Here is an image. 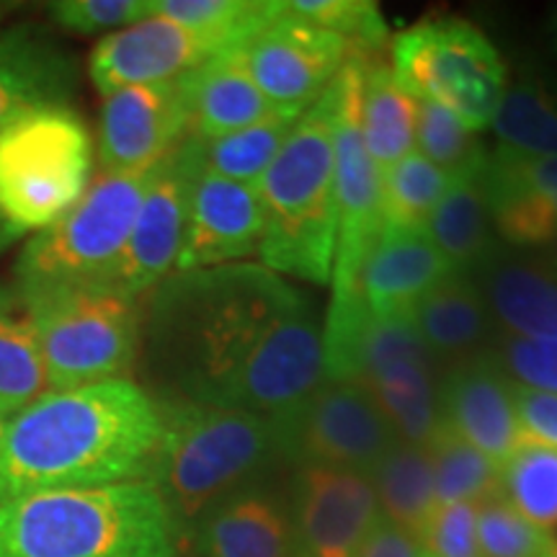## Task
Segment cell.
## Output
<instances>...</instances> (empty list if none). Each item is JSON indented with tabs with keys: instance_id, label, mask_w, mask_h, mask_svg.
Wrapping results in <instances>:
<instances>
[{
	"instance_id": "cell-1",
	"label": "cell",
	"mask_w": 557,
	"mask_h": 557,
	"mask_svg": "<svg viewBox=\"0 0 557 557\" xmlns=\"http://www.w3.org/2000/svg\"><path fill=\"white\" fill-rule=\"evenodd\" d=\"M137 385L158 406L282 416L325 382L323 323L261 263L173 271L143 297Z\"/></svg>"
},
{
	"instance_id": "cell-2",
	"label": "cell",
	"mask_w": 557,
	"mask_h": 557,
	"mask_svg": "<svg viewBox=\"0 0 557 557\" xmlns=\"http://www.w3.org/2000/svg\"><path fill=\"white\" fill-rule=\"evenodd\" d=\"M163 418L135 380L47 389L0 438V500L148 480Z\"/></svg>"
},
{
	"instance_id": "cell-3",
	"label": "cell",
	"mask_w": 557,
	"mask_h": 557,
	"mask_svg": "<svg viewBox=\"0 0 557 557\" xmlns=\"http://www.w3.org/2000/svg\"><path fill=\"white\" fill-rule=\"evenodd\" d=\"M169 508L145 480L0 500V557H176Z\"/></svg>"
},
{
	"instance_id": "cell-4",
	"label": "cell",
	"mask_w": 557,
	"mask_h": 557,
	"mask_svg": "<svg viewBox=\"0 0 557 557\" xmlns=\"http://www.w3.org/2000/svg\"><path fill=\"white\" fill-rule=\"evenodd\" d=\"M336 94L333 83L289 129L256 184L267 214L261 267L329 284L336 259Z\"/></svg>"
},
{
	"instance_id": "cell-5",
	"label": "cell",
	"mask_w": 557,
	"mask_h": 557,
	"mask_svg": "<svg viewBox=\"0 0 557 557\" xmlns=\"http://www.w3.org/2000/svg\"><path fill=\"white\" fill-rule=\"evenodd\" d=\"M323 374L325 382L367 389L398 442L426 447L442 426V369L410 312L377 318L359 292L333 295L323 323Z\"/></svg>"
},
{
	"instance_id": "cell-6",
	"label": "cell",
	"mask_w": 557,
	"mask_h": 557,
	"mask_svg": "<svg viewBox=\"0 0 557 557\" xmlns=\"http://www.w3.org/2000/svg\"><path fill=\"white\" fill-rule=\"evenodd\" d=\"M163 431L148 480L169 508L178 545L212 506L248 487L276 455L269 416L218 406H160Z\"/></svg>"
},
{
	"instance_id": "cell-7",
	"label": "cell",
	"mask_w": 557,
	"mask_h": 557,
	"mask_svg": "<svg viewBox=\"0 0 557 557\" xmlns=\"http://www.w3.org/2000/svg\"><path fill=\"white\" fill-rule=\"evenodd\" d=\"M18 292L37 329L47 389L135 380L143 299L111 287H18Z\"/></svg>"
},
{
	"instance_id": "cell-8",
	"label": "cell",
	"mask_w": 557,
	"mask_h": 557,
	"mask_svg": "<svg viewBox=\"0 0 557 557\" xmlns=\"http://www.w3.org/2000/svg\"><path fill=\"white\" fill-rule=\"evenodd\" d=\"M94 137L75 107L39 109L0 132V222L29 238L73 209L94 181Z\"/></svg>"
},
{
	"instance_id": "cell-9",
	"label": "cell",
	"mask_w": 557,
	"mask_h": 557,
	"mask_svg": "<svg viewBox=\"0 0 557 557\" xmlns=\"http://www.w3.org/2000/svg\"><path fill=\"white\" fill-rule=\"evenodd\" d=\"M150 171H101L65 218L26 238L13 263V284L29 287H107L120 267Z\"/></svg>"
},
{
	"instance_id": "cell-10",
	"label": "cell",
	"mask_w": 557,
	"mask_h": 557,
	"mask_svg": "<svg viewBox=\"0 0 557 557\" xmlns=\"http://www.w3.org/2000/svg\"><path fill=\"white\" fill-rule=\"evenodd\" d=\"M389 70L418 101L436 103L472 132L487 127L508 88L504 60L465 18H426L389 39Z\"/></svg>"
},
{
	"instance_id": "cell-11",
	"label": "cell",
	"mask_w": 557,
	"mask_h": 557,
	"mask_svg": "<svg viewBox=\"0 0 557 557\" xmlns=\"http://www.w3.org/2000/svg\"><path fill=\"white\" fill-rule=\"evenodd\" d=\"M276 455L299 468L372 472L395 438L367 389L323 382L297 408L274 416Z\"/></svg>"
},
{
	"instance_id": "cell-12",
	"label": "cell",
	"mask_w": 557,
	"mask_h": 557,
	"mask_svg": "<svg viewBox=\"0 0 557 557\" xmlns=\"http://www.w3.org/2000/svg\"><path fill=\"white\" fill-rule=\"evenodd\" d=\"M369 52H351L333 81L336 94V259L333 295L357 292L359 271L382 233V173L364 148L359 122L361 70Z\"/></svg>"
},
{
	"instance_id": "cell-13",
	"label": "cell",
	"mask_w": 557,
	"mask_h": 557,
	"mask_svg": "<svg viewBox=\"0 0 557 557\" xmlns=\"http://www.w3.org/2000/svg\"><path fill=\"white\" fill-rule=\"evenodd\" d=\"M199 171L197 139L189 135L158 165L139 205L120 267L107 287L143 299L176 271Z\"/></svg>"
},
{
	"instance_id": "cell-14",
	"label": "cell",
	"mask_w": 557,
	"mask_h": 557,
	"mask_svg": "<svg viewBox=\"0 0 557 557\" xmlns=\"http://www.w3.org/2000/svg\"><path fill=\"white\" fill-rule=\"evenodd\" d=\"M250 78L276 109L305 114L336 81L351 47L284 5L282 16L240 45Z\"/></svg>"
},
{
	"instance_id": "cell-15",
	"label": "cell",
	"mask_w": 557,
	"mask_h": 557,
	"mask_svg": "<svg viewBox=\"0 0 557 557\" xmlns=\"http://www.w3.org/2000/svg\"><path fill=\"white\" fill-rule=\"evenodd\" d=\"M191 135L184 81L148 83L111 94L99 114L101 171H150Z\"/></svg>"
},
{
	"instance_id": "cell-16",
	"label": "cell",
	"mask_w": 557,
	"mask_h": 557,
	"mask_svg": "<svg viewBox=\"0 0 557 557\" xmlns=\"http://www.w3.org/2000/svg\"><path fill=\"white\" fill-rule=\"evenodd\" d=\"M289 519L295 557H359L382 513L367 472L299 468Z\"/></svg>"
},
{
	"instance_id": "cell-17",
	"label": "cell",
	"mask_w": 557,
	"mask_h": 557,
	"mask_svg": "<svg viewBox=\"0 0 557 557\" xmlns=\"http://www.w3.org/2000/svg\"><path fill=\"white\" fill-rule=\"evenodd\" d=\"M222 50L230 47L220 39L163 16H148L96 41L88 58V78L107 99L122 88L176 81Z\"/></svg>"
},
{
	"instance_id": "cell-18",
	"label": "cell",
	"mask_w": 557,
	"mask_h": 557,
	"mask_svg": "<svg viewBox=\"0 0 557 557\" xmlns=\"http://www.w3.org/2000/svg\"><path fill=\"white\" fill-rule=\"evenodd\" d=\"M81 86L78 58L39 21L0 29V132L39 109L73 107Z\"/></svg>"
},
{
	"instance_id": "cell-19",
	"label": "cell",
	"mask_w": 557,
	"mask_h": 557,
	"mask_svg": "<svg viewBox=\"0 0 557 557\" xmlns=\"http://www.w3.org/2000/svg\"><path fill=\"white\" fill-rule=\"evenodd\" d=\"M493 227L506 248L542 250L557 238V158L498 148L483 160Z\"/></svg>"
},
{
	"instance_id": "cell-20",
	"label": "cell",
	"mask_w": 557,
	"mask_h": 557,
	"mask_svg": "<svg viewBox=\"0 0 557 557\" xmlns=\"http://www.w3.org/2000/svg\"><path fill=\"white\" fill-rule=\"evenodd\" d=\"M267 214L256 186L199 171L176 271L227 267L259 253Z\"/></svg>"
},
{
	"instance_id": "cell-21",
	"label": "cell",
	"mask_w": 557,
	"mask_h": 557,
	"mask_svg": "<svg viewBox=\"0 0 557 557\" xmlns=\"http://www.w3.org/2000/svg\"><path fill=\"white\" fill-rule=\"evenodd\" d=\"M438 406L442 423L491 457L498 468L524 444L511 382L487 359V354L444 369L438 382Z\"/></svg>"
},
{
	"instance_id": "cell-22",
	"label": "cell",
	"mask_w": 557,
	"mask_h": 557,
	"mask_svg": "<svg viewBox=\"0 0 557 557\" xmlns=\"http://www.w3.org/2000/svg\"><path fill=\"white\" fill-rule=\"evenodd\" d=\"M472 278L498 336L557 338V269L540 250L500 246Z\"/></svg>"
},
{
	"instance_id": "cell-23",
	"label": "cell",
	"mask_w": 557,
	"mask_h": 557,
	"mask_svg": "<svg viewBox=\"0 0 557 557\" xmlns=\"http://www.w3.org/2000/svg\"><path fill=\"white\" fill-rule=\"evenodd\" d=\"M451 271L426 230L382 227L359 271L357 292L372 315H403Z\"/></svg>"
},
{
	"instance_id": "cell-24",
	"label": "cell",
	"mask_w": 557,
	"mask_h": 557,
	"mask_svg": "<svg viewBox=\"0 0 557 557\" xmlns=\"http://www.w3.org/2000/svg\"><path fill=\"white\" fill-rule=\"evenodd\" d=\"M197 557H295L289 508L259 487H243L201 517L186 537Z\"/></svg>"
},
{
	"instance_id": "cell-25",
	"label": "cell",
	"mask_w": 557,
	"mask_h": 557,
	"mask_svg": "<svg viewBox=\"0 0 557 557\" xmlns=\"http://www.w3.org/2000/svg\"><path fill=\"white\" fill-rule=\"evenodd\" d=\"M410 320L442 372L485 357L498 338L478 282L462 271H451L429 295L418 299Z\"/></svg>"
},
{
	"instance_id": "cell-26",
	"label": "cell",
	"mask_w": 557,
	"mask_h": 557,
	"mask_svg": "<svg viewBox=\"0 0 557 557\" xmlns=\"http://www.w3.org/2000/svg\"><path fill=\"white\" fill-rule=\"evenodd\" d=\"M181 81L189 96L191 135L199 139L230 135L284 111L276 109L250 78L240 47L218 52L205 65L181 75Z\"/></svg>"
},
{
	"instance_id": "cell-27",
	"label": "cell",
	"mask_w": 557,
	"mask_h": 557,
	"mask_svg": "<svg viewBox=\"0 0 557 557\" xmlns=\"http://www.w3.org/2000/svg\"><path fill=\"white\" fill-rule=\"evenodd\" d=\"M480 171L483 165L451 181L449 191L423 227L451 269L462 274H475L504 246L493 227Z\"/></svg>"
},
{
	"instance_id": "cell-28",
	"label": "cell",
	"mask_w": 557,
	"mask_h": 557,
	"mask_svg": "<svg viewBox=\"0 0 557 557\" xmlns=\"http://www.w3.org/2000/svg\"><path fill=\"white\" fill-rule=\"evenodd\" d=\"M416 114L418 99L395 81L389 62L380 54H367L361 70L359 122L364 148L380 173L416 150Z\"/></svg>"
},
{
	"instance_id": "cell-29",
	"label": "cell",
	"mask_w": 557,
	"mask_h": 557,
	"mask_svg": "<svg viewBox=\"0 0 557 557\" xmlns=\"http://www.w3.org/2000/svg\"><path fill=\"white\" fill-rule=\"evenodd\" d=\"M45 393V359L29 308L16 284L0 278V408L16 416Z\"/></svg>"
},
{
	"instance_id": "cell-30",
	"label": "cell",
	"mask_w": 557,
	"mask_h": 557,
	"mask_svg": "<svg viewBox=\"0 0 557 557\" xmlns=\"http://www.w3.org/2000/svg\"><path fill=\"white\" fill-rule=\"evenodd\" d=\"M380 513L421 540L436 508L434 470L426 447L395 442L369 472Z\"/></svg>"
},
{
	"instance_id": "cell-31",
	"label": "cell",
	"mask_w": 557,
	"mask_h": 557,
	"mask_svg": "<svg viewBox=\"0 0 557 557\" xmlns=\"http://www.w3.org/2000/svg\"><path fill=\"white\" fill-rule=\"evenodd\" d=\"M299 116L302 114H295V111H278L259 124H250L246 129L230 132V135L214 139H199L191 135L197 139L201 171L256 186Z\"/></svg>"
},
{
	"instance_id": "cell-32",
	"label": "cell",
	"mask_w": 557,
	"mask_h": 557,
	"mask_svg": "<svg viewBox=\"0 0 557 557\" xmlns=\"http://www.w3.org/2000/svg\"><path fill=\"white\" fill-rule=\"evenodd\" d=\"M491 127L500 148L557 158V90L542 78H521L506 88Z\"/></svg>"
},
{
	"instance_id": "cell-33",
	"label": "cell",
	"mask_w": 557,
	"mask_h": 557,
	"mask_svg": "<svg viewBox=\"0 0 557 557\" xmlns=\"http://www.w3.org/2000/svg\"><path fill=\"white\" fill-rule=\"evenodd\" d=\"M434 470L436 506L483 504L500 493V468L491 457L465 442L447 423L426 444Z\"/></svg>"
},
{
	"instance_id": "cell-34",
	"label": "cell",
	"mask_w": 557,
	"mask_h": 557,
	"mask_svg": "<svg viewBox=\"0 0 557 557\" xmlns=\"http://www.w3.org/2000/svg\"><path fill=\"white\" fill-rule=\"evenodd\" d=\"M278 0H150V16H163L227 47H240L282 16Z\"/></svg>"
},
{
	"instance_id": "cell-35",
	"label": "cell",
	"mask_w": 557,
	"mask_h": 557,
	"mask_svg": "<svg viewBox=\"0 0 557 557\" xmlns=\"http://www.w3.org/2000/svg\"><path fill=\"white\" fill-rule=\"evenodd\" d=\"M451 181L449 173L436 169L418 150H410L382 173V227H426Z\"/></svg>"
},
{
	"instance_id": "cell-36",
	"label": "cell",
	"mask_w": 557,
	"mask_h": 557,
	"mask_svg": "<svg viewBox=\"0 0 557 557\" xmlns=\"http://www.w3.org/2000/svg\"><path fill=\"white\" fill-rule=\"evenodd\" d=\"M500 496L527 521L557 532V449L524 442L500 465Z\"/></svg>"
},
{
	"instance_id": "cell-37",
	"label": "cell",
	"mask_w": 557,
	"mask_h": 557,
	"mask_svg": "<svg viewBox=\"0 0 557 557\" xmlns=\"http://www.w3.org/2000/svg\"><path fill=\"white\" fill-rule=\"evenodd\" d=\"M416 145V150L423 158L431 160L436 169L449 173L451 178L480 169L485 160L483 143L475 132L465 127L447 109L429 101H418Z\"/></svg>"
},
{
	"instance_id": "cell-38",
	"label": "cell",
	"mask_w": 557,
	"mask_h": 557,
	"mask_svg": "<svg viewBox=\"0 0 557 557\" xmlns=\"http://www.w3.org/2000/svg\"><path fill=\"white\" fill-rule=\"evenodd\" d=\"M478 542L485 557H557V534L527 521L500 493L478 504Z\"/></svg>"
},
{
	"instance_id": "cell-39",
	"label": "cell",
	"mask_w": 557,
	"mask_h": 557,
	"mask_svg": "<svg viewBox=\"0 0 557 557\" xmlns=\"http://www.w3.org/2000/svg\"><path fill=\"white\" fill-rule=\"evenodd\" d=\"M287 9L344 37L351 52L380 54L389 39L380 5L369 0H289Z\"/></svg>"
},
{
	"instance_id": "cell-40",
	"label": "cell",
	"mask_w": 557,
	"mask_h": 557,
	"mask_svg": "<svg viewBox=\"0 0 557 557\" xmlns=\"http://www.w3.org/2000/svg\"><path fill=\"white\" fill-rule=\"evenodd\" d=\"M54 29L75 37H109L150 16V0H54L47 3Z\"/></svg>"
},
{
	"instance_id": "cell-41",
	"label": "cell",
	"mask_w": 557,
	"mask_h": 557,
	"mask_svg": "<svg viewBox=\"0 0 557 557\" xmlns=\"http://www.w3.org/2000/svg\"><path fill=\"white\" fill-rule=\"evenodd\" d=\"M487 359L511 385L557 395V338L498 336L487 348Z\"/></svg>"
},
{
	"instance_id": "cell-42",
	"label": "cell",
	"mask_w": 557,
	"mask_h": 557,
	"mask_svg": "<svg viewBox=\"0 0 557 557\" xmlns=\"http://www.w3.org/2000/svg\"><path fill=\"white\" fill-rule=\"evenodd\" d=\"M421 542L429 557H485L478 542V504L436 506Z\"/></svg>"
},
{
	"instance_id": "cell-43",
	"label": "cell",
	"mask_w": 557,
	"mask_h": 557,
	"mask_svg": "<svg viewBox=\"0 0 557 557\" xmlns=\"http://www.w3.org/2000/svg\"><path fill=\"white\" fill-rule=\"evenodd\" d=\"M511 395L524 442L545 444L549 449H557V395L537 393V389L517 385H511Z\"/></svg>"
},
{
	"instance_id": "cell-44",
	"label": "cell",
	"mask_w": 557,
	"mask_h": 557,
	"mask_svg": "<svg viewBox=\"0 0 557 557\" xmlns=\"http://www.w3.org/2000/svg\"><path fill=\"white\" fill-rule=\"evenodd\" d=\"M359 557H429V553L416 534L382 517L361 545Z\"/></svg>"
},
{
	"instance_id": "cell-45",
	"label": "cell",
	"mask_w": 557,
	"mask_h": 557,
	"mask_svg": "<svg viewBox=\"0 0 557 557\" xmlns=\"http://www.w3.org/2000/svg\"><path fill=\"white\" fill-rule=\"evenodd\" d=\"M540 253H542V259H545V261L549 263V267L557 269V238H555L553 243H549L547 248H542Z\"/></svg>"
},
{
	"instance_id": "cell-46",
	"label": "cell",
	"mask_w": 557,
	"mask_h": 557,
	"mask_svg": "<svg viewBox=\"0 0 557 557\" xmlns=\"http://www.w3.org/2000/svg\"><path fill=\"white\" fill-rule=\"evenodd\" d=\"M18 238H16V235H13L11 233V230L9 227H5L3 225V222H0V253H3V250L5 248H9L11 246V243H16Z\"/></svg>"
},
{
	"instance_id": "cell-47",
	"label": "cell",
	"mask_w": 557,
	"mask_h": 557,
	"mask_svg": "<svg viewBox=\"0 0 557 557\" xmlns=\"http://www.w3.org/2000/svg\"><path fill=\"white\" fill-rule=\"evenodd\" d=\"M547 32H549V41H553V47H555V52H557V5H555V11L549 13Z\"/></svg>"
},
{
	"instance_id": "cell-48",
	"label": "cell",
	"mask_w": 557,
	"mask_h": 557,
	"mask_svg": "<svg viewBox=\"0 0 557 557\" xmlns=\"http://www.w3.org/2000/svg\"><path fill=\"white\" fill-rule=\"evenodd\" d=\"M11 413H5L3 408H0V438H3V434H5V429H9V421H11Z\"/></svg>"
},
{
	"instance_id": "cell-49",
	"label": "cell",
	"mask_w": 557,
	"mask_h": 557,
	"mask_svg": "<svg viewBox=\"0 0 557 557\" xmlns=\"http://www.w3.org/2000/svg\"><path fill=\"white\" fill-rule=\"evenodd\" d=\"M5 16H9V5H5V3H0V24H3Z\"/></svg>"
}]
</instances>
